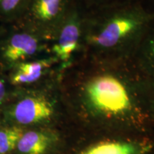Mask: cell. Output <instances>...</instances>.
Returning <instances> with one entry per match:
<instances>
[{
    "mask_svg": "<svg viewBox=\"0 0 154 154\" xmlns=\"http://www.w3.org/2000/svg\"><path fill=\"white\" fill-rule=\"evenodd\" d=\"M60 86L69 121L81 128L153 131L149 77L131 59L83 57L61 73Z\"/></svg>",
    "mask_w": 154,
    "mask_h": 154,
    "instance_id": "cell-1",
    "label": "cell"
},
{
    "mask_svg": "<svg viewBox=\"0 0 154 154\" xmlns=\"http://www.w3.org/2000/svg\"><path fill=\"white\" fill-rule=\"evenodd\" d=\"M83 11L84 57L105 60L131 59L154 15L141 0Z\"/></svg>",
    "mask_w": 154,
    "mask_h": 154,
    "instance_id": "cell-2",
    "label": "cell"
},
{
    "mask_svg": "<svg viewBox=\"0 0 154 154\" xmlns=\"http://www.w3.org/2000/svg\"><path fill=\"white\" fill-rule=\"evenodd\" d=\"M60 79L61 75L39 85L15 88L13 99L0 111V123L31 128H54L69 121Z\"/></svg>",
    "mask_w": 154,
    "mask_h": 154,
    "instance_id": "cell-3",
    "label": "cell"
},
{
    "mask_svg": "<svg viewBox=\"0 0 154 154\" xmlns=\"http://www.w3.org/2000/svg\"><path fill=\"white\" fill-rule=\"evenodd\" d=\"M50 42L16 23L0 26V74L19 63L50 54Z\"/></svg>",
    "mask_w": 154,
    "mask_h": 154,
    "instance_id": "cell-4",
    "label": "cell"
},
{
    "mask_svg": "<svg viewBox=\"0 0 154 154\" xmlns=\"http://www.w3.org/2000/svg\"><path fill=\"white\" fill-rule=\"evenodd\" d=\"M49 53L57 59L61 73L84 57L83 11L76 2L50 42Z\"/></svg>",
    "mask_w": 154,
    "mask_h": 154,
    "instance_id": "cell-5",
    "label": "cell"
},
{
    "mask_svg": "<svg viewBox=\"0 0 154 154\" xmlns=\"http://www.w3.org/2000/svg\"><path fill=\"white\" fill-rule=\"evenodd\" d=\"M74 2L75 0H29L24 14L15 23L51 42Z\"/></svg>",
    "mask_w": 154,
    "mask_h": 154,
    "instance_id": "cell-6",
    "label": "cell"
},
{
    "mask_svg": "<svg viewBox=\"0 0 154 154\" xmlns=\"http://www.w3.org/2000/svg\"><path fill=\"white\" fill-rule=\"evenodd\" d=\"M61 74L57 59L48 54L19 63L3 76L13 88H24L39 85Z\"/></svg>",
    "mask_w": 154,
    "mask_h": 154,
    "instance_id": "cell-7",
    "label": "cell"
},
{
    "mask_svg": "<svg viewBox=\"0 0 154 154\" xmlns=\"http://www.w3.org/2000/svg\"><path fill=\"white\" fill-rule=\"evenodd\" d=\"M83 149L78 154H153L154 138L152 133L143 135L138 141L120 138H104Z\"/></svg>",
    "mask_w": 154,
    "mask_h": 154,
    "instance_id": "cell-8",
    "label": "cell"
},
{
    "mask_svg": "<svg viewBox=\"0 0 154 154\" xmlns=\"http://www.w3.org/2000/svg\"><path fill=\"white\" fill-rule=\"evenodd\" d=\"M58 139L54 128H26L17 143V154H49Z\"/></svg>",
    "mask_w": 154,
    "mask_h": 154,
    "instance_id": "cell-9",
    "label": "cell"
},
{
    "mask_svg": "<svg viewBox=\"0 0 154 154\" xmlns=\"http://www.w3.org/2000/svg\"><path fill=\"white\" fill-rule=\"evenodd\" d=\"M135 66L147 76L154 75V19L140 38L131 57Z\"/></svg>",
    "mask_w": 154,
    "mask_h": 154,
    "instance_id": "cell-10",
    "label": "cell"
},
{
    "mask_svg": "<svg viewBox=\"0 0 154 154\" xmlns=\"http://www.w3.org/2000/svg\"><path fill=\"white\" fill-rule=\"evenodd\" d=\"M25 129L21 126L0 123V154L14 152Z\"/></svg>",
    "mask_w": 154,
    "mask_h": 154,
    "instance_id": "cell-11",
    "label": "cell"
},
{
    "mask_svg": "<svg viewBox=\"0 0 154 154\" xmlns=\"http://www.w3.org/2000/svg\"><path fill=\"white\" fill-rule=\"evenodd\" d=\"M29 0H0V22L15 23L26 10Z\"/></svg>",
    "mask_w": 154,
    "mask_h": 154,
    "instance_id": "cell-12",
    "label": "cell"
},
{
    "mask_svg": "<svg viewBox=\"0 0 154 154\" xmlns=\"http://www.w3.org/2000/svg\"><path fill=\"white\" fill-rule=\"evenodd\" d=\"M125 1L127 0H75L76 5L84 11L93 10Z\"/></svg>",
    "mask_w": 154,
    "mask_h": 154,
    "instance_id": "cell-13",
    "label": "cell"
},
{
    "mask_svg": "<svg viewBox=\"0 0 154 154\" xmlns=\"http://www.w3.org/2000/svg\"><path fill=\"white\" fill-rule=\"evenodd\" d=\"M15 88L9 84L3 75L0 74V111L13 99Z\"/></svg>",
    "mask_w": 154,
    "mask_h": 154,
    "instance_id": "cell-14",
    "label": "cell"
},
{
    "mask_svg": "<svg viewBox=\"0 0 154 154\" xmlns=\"http://www.w3.org/2000/svg\"><path fill=\"white\" fill-rule=\"evenodd\" d=\"M149 110L154 127V75L149 77Z\"/></svg>",
    "mask_w": 154,
    "mask_h": 154,
    "instance_id": "cell-15",
    "label": "cell"
},
{
    "mask_svg": "<svg viewBox=\"0 0 154 154\" xmlns=\"http://www.w3.org/2000/svg\"><path fill=\"white\" fill-rule=\"evenodd\" d=\"M141 2L146 10L154 15V0H141Z\"/></svg>",
    "mask_w": 154,
    "mask_h": 154,
    "instance_id": "cell-16",
    "label": "cell"
}]
</instances>
